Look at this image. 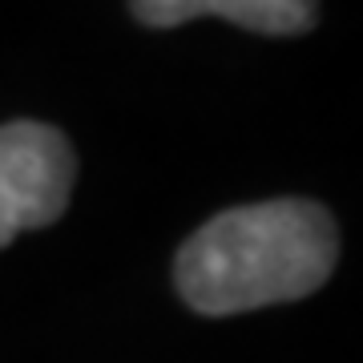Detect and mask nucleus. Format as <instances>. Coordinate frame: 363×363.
Returning a JSON list of instances; mask_svg holds the SVG:
<instances>
[{"mask_svg":"<svg viewBox=\"0 0 363 363\" xmlns=\"http://www.w3.org/2000/svg\"><path fill=\"white\" fill-rule=\"evenodd\" d=\"M77 157L65 133L40 121L0 125V247L65 214Z\"/></svg>","mask_w":363,"mask_h":363,"instance_id":"f03ea898","label":"nucleus"},{"mask_svg":"<svg viewBox=\"0 0 363 363\" xmlns=\"http://www.w3.org/2000/svg\"><path fill=\"white\" fill-rule=\"evenodd\" d=\"M335 218L307 198H271L222 210L174 259L178 295L202 315H242L295 303L331 279Z\"/></svg>","mask_w":363,"mask_h":363,"instance_id":"f257e3e1","label":"nucleus"},{"mask_svg":"<svg viewBox=\"0 0 363 363\" xmlns=\"http://www.w3.org/2000/svg\"><path fill=\"white\" fill-rule=\"evenodd\" d=\"M130 9L150 28H178L198 16H218L262 37H298L319 21L315 0H130Z\"/></svg>","mask_w":363,"mask_h":363,"instance_id":"7ed1b4c3","label":"nucleus"}]
</instances>
